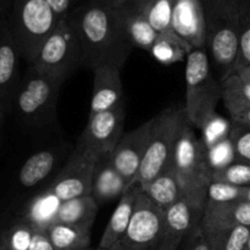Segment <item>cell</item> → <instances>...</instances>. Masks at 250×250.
I'll list each match as a JSON object with an SVG mask.
<instances>
[{"label": "cell", "instance_id": "e0dca14e", "mask_svg": "<svg viewBox=\"0 0 250 250\" xmlns=\"http://www.w3.org/2000/svg\"><path fill=\"white\" fill-rule=\"evenodd\" d=\"M93 72V93L90 100L89 115L110 110L121 104L122 82L121 70L115 66L103 65Z\"/></svg>", "mask_w": 250, "mask_h": 250}, {"label": "cell", "instance_id": "ab89813d", "mask_svg": "<svg viewBox=\"0 0 250 250\" xmlns=\"http://www.w3.org/2000/svg\"><path fill=\"white\" fill-rule=\"evenodd\" d=\"M111 9H125V7H137L143 0H100Z\"/></svg>", "mask_w": 250, "mask_h": 250}, {"label": "cell", "instance_id": "9c48e42d", "mask_svg": "<svg viewBox=\"0 0 250 250\" xmlns=\"http://www.w3.org/2000/svg\"><path fill=\"white\" fill-rule=\"evenodd\" d=\"M165 210L159 208L138 185L131 222L124 237L107 250H155L163 229Z\"/></svg>", "mask_w": 250, "mask_h": 250}, {"label": "cell", "instance_id": "2e32d148", "mask_svg": "<svg viewBox=\"0 0 250 250\" xmlns=\"http://www.w3.org/2000/svg\"><path fill=\"white\" fill-rule=\"evenodd\" d=\"M237 226L250 227V202L237 200L229 203L207 202L203 209L200 227L204 233L224 231Z\"/></svg>", "mask_w": 250, "mask_h": 250}, {"label": "cell", "instance_id": "4316f807", "mask_svg": "<svg viewBox=\"0 0 250 250\" xmlns=\"http://www.w3.org/2000/svg\"><path fill=\"white\" fill-rule=\"evenodd\" d=\"M192 48L173 32L159 34V38L150 49V55L163 65H172L186 60Z\"/></svg>", "mask_w": 250, "mask_h": 250}, {"label": "cell", "instance_id": "60d3db41", "mask_svg": "<svg viewBox=\"0 0 250 250\" xmlns=\"http://www.w3.org/2000/svg\"><path fill=\"white\" fill-rule=\"evenodd\" d=\"M232 122H236V124H242V125H249L250 126V109L247 111L242 112V114L237 115V116L232 117Z\"/></svg>", "mask_w": 250, "mask_h": 250}, {"label": "cell", "instance_id": "8fae6325", "mask_svg": "<svg viewBox=\"0 0 250 250\" xmlns=\"http://www.w3.org/2000/svg\"><path fill=\"white\" fill-rule=\"evenodd\" d=\"M97 161L95 155L75 148L48 189L61 202L92 195L93 175Z\"/></svg>", "mask_w": 250, "mask_h": 250}, {"label": "cell", "instance_id": "f35d334b", "mask_svg": "<svg viewBox=\"0 0 250 250\" xmlns=\"http://www.w3.org/2000/svg\"><path fill=\"white\" fill-rule=\"evenodd\" d=\"M29 250H55L53 244L49 241L48 236L44 231L41 229H34L33 238H32L31 248Z\"/></svg>", "mask_w": 250, "mask_h": 250}, {"label": "cell", "instance_id": "74e56055", "mask_svg": "<svg viewBox=\"0 0 250 250\" xmlns=\"http://www.w3.org/2000/svg\"><path fill=\"white\" fill-rule=\"evenodd\" d=\"M188 249L187 250H210L207 238L204 236L200 224L192 231V233L186 239Z\"/></svg>", "mask_w": 250, "mask_h": 250}, {"label": "cell", "instance_id": "ee69618b", "mask_svg": "<svg viewBox=\"0 0 250 250\" xmlns=\"http://www.w3.org/2000/svg\"><path fill=\"white\" fill-rule=\"evenodd\" d=\"M4 107L1 106V104H0V129H1V125H2V120H4Z\"/></svg>", "mask_w": 250, "mask_h": 250}, {"label": "cell", "instance_id": "277c9868", "mask_svg": "<svg viewBox=\"0 0 250 250\" xmlns=\"http://www.w3.org/2000/svg\"><path fill=\"white\" fill-rule=\"evenodd\" d=\"M186 103L187 120L193 128H202L215 114L222 99L221 82L215 80L207 49H192L186 59Z\"/></svg>", "mask_w": 250, "mask_h": 250}, {"label": "cell", "instance_id": "f6af8a7d", "mask_svg": "<svg viewBox=\"0 0 250 250\" xmlns=\"http://www.w3.org/2000/svg\"><path fill=\"white\" fill-rule=\"evenodd\" d=\"M246 200H249V202H250V187L248 188V192H247V195H246Z\"/></svg>", "mask_w": 250, "mask_h": 250}, {"label": "cell", "instance_id": "f546056e", "mask_svg": "<svg viewBox=\"0 0 250 250\" xmlns=\"http://www.w3.org/2000/svg\"><path fill=\"white\" fill-rule=\"evenodd\" d=\"M33 233V227L20 217L0 233V250H29Z\"/></svg>", "mask_w": 250, "mask_h": 250}, {"label": "cell", "instance_id": "6da1fadb", "mask_svg": "<svg viewBox=\"0 0 250 250\" xmlns=\"http://www.w3.org/2000/svg\"><path fill=\"white\" fill-rule=\"evenodd\" d=\"M66 19L80 41L82 67L90 71L103 65L124 68L134 46L114 9L100 0H84Z\"/></svg>", "mask_w": 250, "mask_h": 250}, {"label": "cell", "instance_id": "7402d4cb", "mask_svg": "<svg viewBox=\"0 0 250 250\" xmlns=\"http://www.w3.org/2000/svg\"><path fill=\"white\" fill-rule=\"evenodd\" d=\"M146 194L163 210L168 209L183 199V190L175 168H170L156 176L143 188Z\"/></svg>", "mask_w": 250, "mask_h": 250}, {"label": "cell", "instance_id": "ba28073f", "mask_svg": "<svg viewBox=\"0 0 250 250\" xmlns=\"http://www.w3.org/2000/svg\"><path fill=\"white\" fill-rule=\"evenodd\" d=\"M63 83L43 75L29 66L27 76L20 84L14 106L24 121L46 124L56 112L59 93Z\"/></svg>", "mask_w": 250, "mask_h": 250}, {"label": "cell", "instance_id": "4fadbf2b", "mask_svg": "<svg viewBox=\"0 0 250 250\" xmlns=\"http://www.w3.org/2000/svg\"><path fill=\"white\" fill-rule=\"evenodd\" d=\"M202 214V210L195 209L186 199L166 209L161 236L155 250H177L200 224Z\"/></svg>", "mask_w": 250, "mask_h": 250}, {"label": "cell", "instance_id": "5b68a950", "mask_svg": "<svg viewBox=\"0 0 250 250\" xmlns=\"http://www.w3.org/2000/svg\"><path fill=\"white\" fill-rule=\"evenodd\" d=\"M151 119L148 146L137 177V185L142 188L172 166L178 137L188 122L185 109L175 106L164 109Z\"/></svg>", "mask_w": 250, "mask_h": 250}, {"label": "cell", "instance_id": "ac0fdd59", "mask_svg": "<svg viewBox=\"0 0 250 250\" xmlns=\"http://www.w3.org/2000/svg\"><path fill=\"white\" fill-rule=\"evenodd\" d=\"M128 185L121 173L114 167L109 155L100 156L95 164L92 183V197L99 205L121 198Z\"/></svg>", "mask_w": 250, "mask_h": 250}, {"label": "cell", "instance_id": "484cf974", "mask_svg": "<svg viewBox=\"0 0 250 250\" xmlns=\"http://www.w3.org/2000/svg\"><path fill=\"white\" fill-rule=\"evenodd\" d=\"M49 241L55 250L89 249L90 233L76 227L62 224H53L45 231Z\"/></svg>", "mask_w": 250, "mask_h": 250}, {"label": "cell", "instance_id": "52a82bcc", "mask_svg": "<svg viewBox=\"0 0 250 250\" xmlns=\"http://www.w3.org/2000/svg\"><path fill=\"white\" fill-rule=\"evenodd\" d=\"M29 66L62 83L82 66L80 41L67 19L61 20L55 31L42 44Z\"/></svg>", "mask_w": 250, "mask_h": 250}, {"label": "cell", "instance_id": "836d02e7", "mask_svg": "<svg viewBox=\"0 0 250 250\" xmlns=\"http://www.w3.org/2000/svg\"><path fill=\"white\" fill-rule=\"evenodd\" d=\"M212 180L237 187H250V165L234 161L231 165L212 172Z\"/></svg>", "mask_w": 250, "mask_h": 250}, {"label": "cell", "instance_id": "d6986e66", "mask_svg": "<svg viewBox=\"0 0 250 250\" xmlns=\"http://www.w3.org/2000/svg\"><path fill=\"white\" fill-rule=\"evenodd\" d=\"M137 190H138V185L136 183L127 188L124 195L119 199V204L115 208L114 212L105 227L104 233L100 238L98 250L110 249L124 237L125 232L131 222L134 207H136Z\"/></svg>", "mask_w": 250, "mask_h": 250}, {"label": "cell", "instance_id": "1f68e13d", "mask_svg": "<svg viewBox=\"0 0 250 250\" xmlns=\"http://www.w3.org/2000/svg\"><path fill=\"white\" fill-rule=\"evenodd\" d=\"M248 65H250V0H241L239 54L234 72Z\"/></svg>", "mask_w": 250, "mask_h": 250}, {"label": "cell", "instance_id": "ffe728a7", "mask_svg": "<svg viewBox=\"0 0 250 250\" xmlns=\"http://www.w3.org/2000/svg\"><path fill=\"white\" fill-rule=\"evenodd\" d=\"M99 204L92 195L61 202L54 224H62L83 231L92 232Z\"/></svg>", "mask_w": 250, "mask_h": 250}, {"label": "cell", "instance_id": "d6a6232c", "mask_svg": "<svg viewBox=\"0 0 250 250\" xmlns=\"http://www.w3.org/2000/svg\"><path fill=\"white\" fill-rule=\"evenodd\" d=\"M249 188V187H248ZM248 188L237 187L229 183L212 180L208 187L207 202L211 203H229L246 199Z\"/></svg>", "mask_w": 250, "mask_h": 250}, {"label": "cell", "instance_id": "d4e9b609", "mask_svg": "<svg viewBox=\"0 0 250 250\" xmlns=\"http://www.w3.org/2000/svg\"><path fill=\"white\" fill-rule=\"evenodd\" d=\"M222 102L229 116L234 117L250 109V81L238 75L229 76L221 81Z\"/></svg>", "mask_w": 250, "mask_h": 250}, {"label": "cell", "instance_id": "7c38bea8", "mask_svg": "<svg viewBox=\"0 0 250 250\" xmlns=\"http://www.w3.org/2000/svg\"><path fill=\"white\" fill-rule=\"evenodd\" d=\"M153 119L132 131L126 132L110 154L114 167L126 180L128 187L136 185L150 136Z\"/></svg>", "mask_w": 250, "mask_h": 250}, {"label": "cell", "instance_id": "cb8c5ba5", "mask_svg": "<svg viewBox=\"0 0 250 250\" xmlns=\"http://www.w3.org/2000/svg\"><path fill=\"white\" fill-rule=\"evenodd\" d=\"M58 155L53 150H41L34 153L26 160L19 172L20 185L24 188L38 186L45 180L56 165Z\"/></svg>", "mask_w": 250, "mask_h": 250}, {"label": "cell", "instance_id": "3957f363", "mask_svg": "<svg viewBox=\"0 0 250 250\" xmlns=\"http://www.w3.org/2000/svg\"><path fill=\"white\" fill-rule=\"evenodd\" d=\"M172 167L177 173L183 190V199L195 209H204L207 192L212 181V170L208 160V150L194 133L189 122L183 126L178 137Z\"/></svg>", "mask_w": 250, "mask_h": 250}, {"label": "cell", "instance_id": "7bdbcfd3", "mask_svg": "<svg viewBox=\"0 0 250 250\" xmlns=\"http://www.w3.org/2000/svg\"><path fill=\"white\" fill-rule=\"evenodd\" d=\"M236 75H238L239 77L244 78V80H249L250 81V65L248 66H244V67L239 68V70H237Z\"/></svg>", "mask_w": 250, "mask_h": 250}, {"label": "cell", "instance_id": "603a6c76", "mask_svg": "<svg viewBox=\"0 0 250 250\" xmlns=\"http://www.w3.org/2000/svg\"><path fill=\"white\" fill-rule=\"evenodd\" d=\"M61 200L49 189L34 197L24 209L23 217L34 229L45 232L55 221Z\"/></svg>", "mask_w": 250, "mask_h": 250}, {"label": "cell", "instance_id": "e575fe53", "mask_svg": "<svg viewBox=\"0 0 250 250\" xmlns=\"http://www.w3.org/2000/svg\"><path fill=\"white\" fill-rule=\"evenodd\" d=\"M233 146L236 161L250 165V126L232 122L229 136Z\"/></svg>", "mask_w": 250, "mask_h": 250}, {"label": "cell", "instance_id": "7a4b0ae2", "mask_svg": "<svg viewBox=\"0 0 250 250\" xmlns=\"http://www.w3.org/2000/svg\"><path fill=\"white\" fill-rule=\"evenodd\" d=\"M208 55L220 73V82L233 75L239 54L241 0H203Z\"/></svg>", "mask_w": 250, "mask_h": 250}, {"label": "cell", "instance_id": "bcb514c9", "mask_svg": "<svg viewBox=\"0 0 250 250\" xmlns=\"http://www.w3.org/2000/svg\"><path fill=\"white\" fill-rule=\"evenodd\" d=\"M246 250H250V238H249V242H248V246H247V249Z\"/></svg>", "mask_w": 250, "mask_h": 250}, {"label": "cell", "instance_id": "83f0119b", "mask_svg": "<svg viewBox=\"0 0 250 250\" xmlns=\"http://www.w3.org/2000/svg\"><path fill=\"white\" fill-rule=\"evenodd\" d=\"M159 34L171 33L173 0H143L137 6Z\"/></svg>", "mask_w": 250, "mask_h": 250}, {"label": "cell", "instance_id": "8d00e7d4", "mask_svg": "<svg viewBox=\"0 0 250 250\" xmlns=\"http://www.w3.org/2000/svg\"><path fill=\"white\" fill-rule=\"evenodd\" d=\"M46 4L58 15L59 19H66L67 15L81 4V0H45Z\"/></svg>", "mask_w": 250, "mask_h": 250}, {"label": "cell", "instance_id": "d590c367", "mask_svg": "<svg viewBox=\"0 0 250 250\" xmlns=\"http://www.w3.org/2000/svg\"><path fill=\"white\" fill-rule=\"evenodd\" d=\"M208 160H209V165L212 172L221 170V168L234 163L236 156H234L233 146H232L229 138L225 139L212 148L208 149Z\"/></svg>", "mask_w": 250, "mask_h": 250}, {"label": "cell", "instance_id": "4dcf8cb0", "mask_svg": "<svg viewBox=\"0 0 250 250\" xmlns=\"http://www.w3.org/2000/svg\"><path fill=\"white\" fill-rule=\"evenodd\" d=\"M232 124H229L227 120L217 115L216 112L212 114L204 125L202 126V141L204 143L205 148L210 149L214 146H216L220 142L225 141L229 138V132H231Z\"/></svg>", "mask_w": 250, "mask_h": 250}, {"label": "cell", "instance_id": "f1b7e54d", "mask_svg": "<svg viewBox=\"0 0 250 250\" xmlns=\"http://www.w3.org/2000/svg\"><path fill=\"white\" fill-rule=\"evenodd\" d=\"M210 250H246L250 238V227L237 226L224 231L204 233Z\"/></svg>", "mask_w": 250, "mask_h": 250}, {"label": "cell", "instance_id": "30bf717a", "mask_svg": "<svg viewBox=\"0 0 250 250\" xmlns=\"http://www.w3.org/2000/svg\"><path fill=\"white\" fill-rule=\"evenodd\" d=\"M125 120L126 107L124 102L110 110L89 115L76 148L88 151L98 159L110 155L125 134Z\"/></svg>", "mask_w": 250, "mask_h": 250}, {"label": "cell", "instance_id": "b9f144b4", "mask_svg": "<svg viewBox=\"0 0 250 250\" xmlns=\"http://www.w3.org/2000/svg\"><path fill=\"white\" fill-rule=\"evenodd\" d=\"M12 2H14V0H0V14L2 15L9 14Z\"/></svg>", "mask_w": 250, "mask_h": 250}, {"label": "cell", "instance_id": "5bb4252c", "mask_svg": "<svg viewBox=\"0 0 250 250\" xmlns=\"http://www.w3.org/2000/svg\"><path fill=\"white\" fill-rule=\"evenodd\" d=\"M20 58L15 37L7 20L0 21V104L4 110L14 106L19 90Z\"/></svg>", "mask_w": 250, "mask_h": 250}, {"label": "cell", "instance_id": "c3c4849f", "mask_svg": "<svg viewBox=\"0 0 250 250\" xmlns=\"http://www.w3.org/2000/svg\"><path fill=\"white\" fill-rule=\"evenodd\" d=\"M0 233H1V229H0Z\"/></svg>", "mask_w": 250, "mask_h": 250}, {"label": "cell", "instance_id": "44dd1931", "mask_svg": "<svg viewBox=\"0 0 250 250\" xmlns=\"http://www.w3.org/2000/svg\"><path fill=\"white\" fill-rule=\"evenodd\" d=\"M134 48L150 51L151 46L159 38V33L151 27L137 7L114 9Z\"/></svg>", "mask_w": 250, "mask_h": 250}, {"label": "cell", "instance_id": "8992f818", "mask_svg": "<svg viewBox=\"0 0 250 250\" xmlns=\"http://www.w3.org/2000/svg\"><path fill=\"white\" fill-rule=\"evenodd\" d=\"M60 21L45 0H14L7 22L21 56L28 65Z\"/></svg>", "mask_w": 250, "mask_h": 250}, {"label": "cell", "instance_id": "7dc6e473", "mask_svg": "<svg viewBox=\"0 0 250 250\" xmlns=\"http://www.w3.org/2000/svg\"><path fill=\"white\" fill-rule=\"evenodd\" d=\"M85 250H92V249H85Z\"/></svg>", "mask_w": 250, "mask_h": 250}, {"label": "cell", "instance_id": "9a60e30c", "mask_svg": "<svg viewBox=\"0 0 250 250\" xmlns=\"http://www.w3.org/2000/svg\"><path fill=\"white\" fill-rule=\"evenodd\" d=\"M173 33L192 49H205V15L203 0H173Z\"/></svg>", "mask_w": 250, "mask_h": 250}]
</instances>
